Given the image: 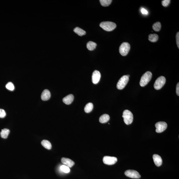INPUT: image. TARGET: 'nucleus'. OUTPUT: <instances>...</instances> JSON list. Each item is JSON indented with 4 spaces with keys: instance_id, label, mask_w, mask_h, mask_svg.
I'll use <instances>...</instances> for the list:
<instances>
[{
    "instance_id": "obj_2",
    "label": "nucleus",
    "mask_w": 179,
    "mask_h": 179,
    "mask_svg": "<svg viewBox=\"0 0 179 179\" xmlns=\"http://www.w3.org/2000/svg\"><path fill=\"white\" fill-rule=\"evenodd\" d=\"M99 26L107 31H111L115 29L116 27L115 23L109 21L102 22L100 24Z\"/></svg>"
},
{
    "instance_id": "obj_29",
    "label": "nucleus",
    "mask_w": 179,
    "mask_h": 179,
    "mask_svg": "<svg viewBox=\"0 0 179 179\" xmlns=\"http://www.w3.org/2000/svg\"><path fill=\"white\" fill-rule=\"evenodd\" d=\"M176 43L178 48H179V32H178L176 35Z\"/></svg>"
},
{
    "instance_id": "obj_23",
    "label": "nucleus",
    "mask_w": 179,
    "mask_h": 179,
    "mask_svg": "<svg viewBox=\"0 0 179 179\" xmlns=\"http://www.w3.org/2000/svg\"><path fill=\"white\" fill-rule=\"evenodd\" d=\"M111 0H100L99 1L100 4L103 7H108L110 4L111 3Z\"/></svg>"
},
{
    "instance_id": "obj_6",
    "label": "nucleus",
    "mask_w": 179,
    "mask_h": 179,
    "mask_svg": "<svg viewBox=\"0 0 179 179\" xmlns=\"http://www.w3.org/2000/svg\"><path fill=\"white\" fill-rule=\"evenodd\" d=\"M166 79L163 76H161L158 78L154 84V87L156 90L161 89L165 84Z\"/></svg>"
},
{
    "instance_id": "obj_27",
    "label": "nucleus",
    "mask_w": 179,
    "mask_h": 179,
    "mask_svg": "<svg viewBox=\"0 0 179 179\" xmlns=\"http://www.w3.org/2000/svg\"><path fill=\"white\" fill-rule=\"evenodd\" d=\"M6 115L5 111L3 109H0V118H4Z\"/></svg>"
},
{
    "instance_id": "obj_3",
    "label": "nucleus",
    "mask_w": 179,
    "mask_h": 179,
    "mask_svg": "<svg viewBox=\"0 0 179 179\" xmlns=\"http://www.w3.org/2000/svg\"><path fill=\"white\" fill-rule=\"evenodd\" d=\"M122 117L124 118V122L127 125L132 124L133 119V114L128 110H124L123 113Z\"/></svg>"
},
{
    "instance_id": "obj_13",
    "label": "nucleus",
    "mask_w": 179,
    "mask_h": 179,
    "mask_svg": "<svg viewBox=\"0 0 179 179\" xmlns=\"http://www.w3.org/2000/svg\"><path fill=\"white\" fill-rule=\"evenodd\" d=\"M51 96L50 92L48 90L45 89L42 92L41 97L42 100L46 101L48 100L50 98Z\"/></svg>"
},
{
    "instance_id": "obj_9",
    "label": "nucleus",
    "mask_w": 179,
    "mask_h": 179,
    "mask_svg": "<svg viewBox=\"0 0 179 179\" xmlns=\"http://www.w3.org/2000/svg\"><path fill=\"white\" fill-rule=\"evenodd\" d=\"M116 158L109 156H104L103 158V161L106 165H111L115 164L117 161Z\"/></svg>"
},
{
    "instance_id": "obj_11",
    "label": "nucleus",
    "mask_w": 179,
    "mask_h": 179,
    "mask_svg": "<svg viewBox=\"0 0 179 179\" xmlns=\"http://www.w3.org/2000/svg\"><path fill=\"white\" fill-rule=\"evenodd\" d=\"M154 163L156 166H160L162 165L163 160L161 156L157 154H154L153 156Z\"/></svg>"
},
{
    "instance_id": "obj_7",
    "label": "nucleus",
    "mask_w": 179,
    "mask_h": 179,
    "mask_svg": "<svg viewBox=\"0 0 179 179\" xmlns=\"http://www.w3.org/2000/svg\"><path fill=\"white\" fill-rule=\"evenodd\" d=\"M167 124L165 122H159L155 124L156 131L158 133L162 132L167 128Z\"/></svg>"
},
{
    "instance_id": "obj_19",
    "label": "nucleus",
    "mask_w": 179,
    "mask_h": 179,
    "mask_svg": "<svg viewBox=\"0 0 179 179\" xmlns=\"http://www.w3.org/2000/svg\"><path fill=\"white\" fill-rule=\"evenodd\" d=\"M97 46V44L92 41L88 42L87 44V47L88 50L90 51H93L94 50Z\"/></svg>"
},
{
    "instance_id": "obj_1",
    "label": "nucleus",
    "mask_w": 179,
    "mask_h": 179,
    "mask_svg": "<svg viewBox=\"0 0 179 179\" xmlns=\"http://www.w3.org/2000/svg\"><path fill=\"white\" fill-rule=\"evenodd\" d=\"M152 76V73L151 72L148 71L144 73L140 80V86L143 87L146 85L151 80Z\"/></svg>"
},
{
    "instance_id": "obj_21",
    "label": "nucleus",
    "mask_w": 179,
    "mask_h": 179,
    "mask_svg": "<svg viewBox=\"0 0 179 179\" xmlns=\"http://www.w3.org/2000/svg\"><path fill=\"white\" fill-rule=\"evenodd\" d=\"M159 39V36L156 34H151L149 36L148 39L152 42H156Z\"/></svg>"
},
{
    "instance_id": "obj_5",
    "label": "nucleus",
    "mask_w": 179,
    "mask_h": 179,
    "mask_svg": "<svg viewBox=\"0 0 179 179\" xmlns=\"http://www.w3.org/2000/svg\"><path fill=\"white\" fill-rule=\"evenodd\" d=\"M129 80V77L127 75H124L122 77L117 84V88L119 90L124 89L127 84Z\"/></svg>"
},
{
    "instance_id": "obj_22",
    "label": "nucleus",
    "mask_w": 179,
    "mask_h": 179,
    "mask_svg": "<svg viewBox=\"0 0 179 179\" xmlns=\"http://www.w3.org/2000/svg\"><path fill=\"white\" fill-rule=\"evenodd\" d=\"M161 25L160 22H156L153 25V29L155 31H159L161 30Z\"/></svg>"
},
{
    "instance_id": "obj_28",
    "label": "nucleus",
    "mask_w": 179,
    "mask_h": 179,
    "mask_svg": "<svg viewBox=\"0 0 179 179\" xmlns=\"http://www.w3.org/2000/svg\"><path fill=\"white\" fill-rule=\"evenodd\" d=\"M141 13H142L143 14L147 15L148 14V12L147 10L145 9H144L143 8H141Z\"/></svg>"
},
{
    "instance_id": "obj_24",
    "label": "nucleus",
    "mask_w": 179,
    "mask_h": 179,
    "mask_svg": "<svg viewBox=\"0 0 179 179\" xmlns=\"http://www.w3.org/2000/svg\"><path fill=\"white\" fill-rule=\"evenodd\" d=\"M60 168L61 171L66 173H68L70 171L69 167L65 165H62L60 166Z\"/></svg>"
},
{
    "instance_id": "obj_17",
    "label": "nucleus",
    "mask_w": 179,
    "mask_h": 179,
    "mask_svg": "<svg viewBox=\"0 0 179 179\" xmlns=\"http://www.w3.org/2000/svg\"><path fill=\"white\" fill-rule=\"evenodd\" d=\"M74 31L75 33L80 36L85 35L86 33V32L84 30L78 27L74 29Z\"/></svg>"
},
{
    "instance_id": "obj_4",
    "label": "nucleus",
    "mask_w": 179,
    "mask_h": 179,
    "mask_svg": "<svg viewBox=\"0 0 179 179\" xmlns=\"http://www.w3.org/2000/svg\"><path fill=\"white\" fill-rule=\"evenodd\" d=\"M130 48V44L127 42H124L122 43L119 47V53L123 56H126L128 53Z\"/></svg>"
},
{
    "instance_id": "obj_10",
    "label": "nucleus",
    "mask_w": 179,
    "mask_h": 179,
    "mask_svg": "<svg viewBox=\"0 0 179 179\" xmlns=\"http://www.w3.org/2000/svg\"><path fill=\"white\" fill-rule=\"evenodd\" d=\"M101 75L98 70L94 71L92 76V81L94 84H97L100 80Z\"/></svg>"
},
{
    "instance_id": "obj_16",
    "label": "nucleus",
    "mask_w": 179,
    "mask_h": 179,
    "mask_svg": "<svg viewBox=\"0 0 179 179\" xmlns=\"http://www.w3.org/2000/svg\"><path fill=\"white\" fill-rule=\"evenodd\" d=\"M41 144L43 147L46 149H48V150H50L52 148V144H51V142L48 141V140H43L42 141Z\"/></svg>"
},
{
    "instance_id": "obj_25",
    "label": "nucleus",
    "mask_w": 179,
    "mask_h": 179,
    "mask_svg": "<svg viewBox=\"0 0 179 179\" xmlns=\"http://www.w3.org/2000/svg\"><path fill=\"white\" fill-rule=\"evenodd\" d=\"M6 87L7 89L11 91H13L14 89V86L13 84L11 82H9L6 85Z\"/></svg>"
},
{
    "instance_id": "obj_18",
    "label": "nucleus",
    "mask_w": 179,
    "mask_h": 179,
    "mask_svg": "<svg viewBox=\"0 0 179 179\" xmlns=\"http://www.w3.org/2000/svg\"><path fill=\"white\" fill-rule=\"evenodd\" d=\"M9 133L10 130L9 129L7 128L2 129L1 132V137L3 138H7Z\"/></svg>"
},
{
    "instance_id": "obj_15",
    "label": "nucleus",
    "mask_w": 179,
    "mask_h": 179,
    "mask_svg": "<svg viewBox=\"0 0 179 179\" xmlns=\"http://www.w3.org/2000/svg\"><path fill=\"white\" fill-rule=\"evenodd\" d=\"M110 117L108 114H103L100 116L99 119V122L101 123H105L109 121Z\"/></svg>"
},
{
    "instance_id": "obj_26",
    "label": "nucleus",
    "mask_w": 179,
    "mask_h": 179,
    "mask_svg": "<svg viewBox=\"0 0 179 179\" xmlns=\"http://www.w3.org/2000/svg\"><path fill=\"white\" fill-rule=\"evenodd\" d=\"M171 2L170 0H164L161 2L162 4L164 7H166L168 6Z\"/></svg>"
},
{
    "instance_id": "obj_20",
    "label": "nucleus",
    "mask_w": 179,
    "mask_h": 179,
    "mask_svg": "<svg viewBox=\"0 0 179 179\" xmlns=\"http://www.w3.org/2000/svg\"><path fill=\"white\" fill-rule=\"evenodd\" d=\"M93 108V104L91 103H88L84 108L85 112L88 113L91 112Z\"/></svg>"
},
{
    "instance_id": "obj_30",
    "label": "nucleus",
    "mask_w": 179,
    "mask_h": 179,
    "mask_svg": "<svg viewBox=\"0 0 179 179\" xmlns=\"http://www.w3.org/2000/svg\"><path fill=\"white\" fill-rule=\"evenodd\" d=\"M176 93L178 96H179V83H177L176 87Z\"/></svg>"
},
{
    "instance_id": "obj_8",
    "label": "nucleus",
    "mask_w": 179,
    "mask_h": 179,
    "mask_svg": "<svg viewBox=\"0 0 179 179\" xmlns=\"http://www.w3.org/2000/svg\"><path fill=\"white\" fill-rule=\"evenodd\" d=\"M127 177L133 178L138 179L141 177V175L137 171L133 170H128L124 172Z\"/></svg>"
},
{
    "instance_id": "obj_14",
    "label": "nucleus",
    "mask_w": 179,
    "mask_h": 179,
    "mask_svg": "<svg viewBox=\"0 0 179 179\" xmlns=\"http://www.w3.org/2000/svg\"><path fill=\"white\" fill-rule=\"evenodd\" d=\"M74 99V96L72 94H69L63 98V100L65 104L69 105L72 102Z\"/></svg>"
},
{
    "instance_id": "obj_12",
    "label": "nucleus",
    "mask_w": 179,
    "mask_h": 179,
    "mask_svg": "<svg viewBox=\"0 0 179 179\" xmlns=\"http://www.w3.org/2000/svg\"><path fill=\"white\" fill-rule=\"evenodd\" d=\"M61 161L63 164L69 167H72L75 164L74 161H72L71 159L67 158H62Z\"/></svg>"
}]
</instances>
